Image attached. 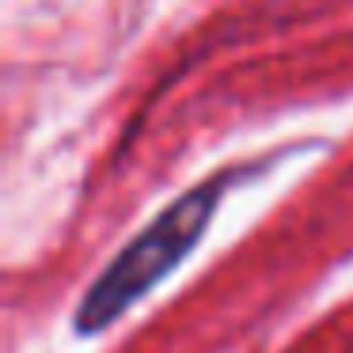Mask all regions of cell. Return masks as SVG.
<instances>
[{
    "mask_svg": "<svg viewBox=\"0 0 353 353\" xmlns=\"http://www.w3.org/2000/svg\"><path fill=\"white\" fill-rule=\"evenodd\" d=\"M228 175H216L209 183L194 186L190 194H183L179 201H171L130 247H122V254H114L107 270L99 274V281L84 292L77 307V330L80 334H99L107 330L125 307H133L152 285H160L186 254L194 251V243L201 239L209 216H213L216 201L224 194Z\"/></svg>",
    "mask_w": 353,
    "mask_h": 353,
    "instance_id": "obj_1",
    "label": "cell"
}]
</instances>
